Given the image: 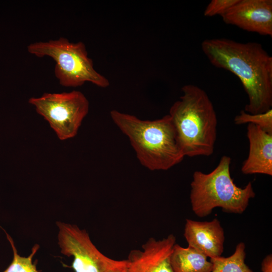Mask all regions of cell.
<instances>
[{
  "mask_svg": "<svg viewBox=\"0 0 272 272\" xmlns=\"http://www.w3.org/2000/svg\"><path fill=\"white\" fill-rule=\"evenodd\" d=\"M184 236L188 246L208 257L220 256L224 251V231L217 218L204 222L187 219Z\"/></svg>",
  "mask_w": 272,
  "mask_h": 272,
  "instance_id": "cell-10",
  "label": "cell"
},
{
  "mask_svg": "<svg viewBox=\"0 0 272 272\" xmlns=\"http://www.w3.org/2000/svg\"><path fill=\"white\" fill-rule=\"evenodd\" d=\"M182 96L171 107L169 115L183 154L190 157L210 156L217 139V117L208 94L192 84L181 88Z\"/></svg>",
  "mask_w": 272,
  "mask_h": 272,
  "instance_id": "cell-2",
  "label": "cell"
},
{
  "mask_svg": "<svg viewBox=\"0 0 272 272\" xmlns=\"http://www.w3.org/2000/svg\"><path fill=\"white\" fill-rule=\"evenodd\" d=\"M239 0H212L207 6L203 15L206 17L221 16Z\"/></svg>",
  "mask_w": 272,
  "mask_h": 272,
  "instance_id": "cell-16",
  "label": "cell"
},
{
  "mask_svg": "<svg viewBox=\"0 0 272 272\" xmlns=\"http://www.w3.org/2000/svg\"><path fill=\"white\" fill-rule=\"evenodd\" d=\"M201 47L211 64L239 79L248 98L245 112L254 114L271 109L272 57L260 43L212 38L203 41Z\"/></svg>",
  "mask_w": 272,
  "mask_h": 272,
  "instance_id": "cell-1",
  "label": "cell"
},
{
  "mask_svg": "<svg viewBox=\"0 0 272 272\" xmlns=\"http://www.w3.org/2000/svg\"><path fill=\"white\" fill-rule=\"evenodd\" d=\"M58 243L61 253L73 256L75 272H125L127 259L116 260L101 252L88 233L76 225L57 222Z\"/></svg>",
  "mask_w": 272,
  "mask_h": 272,
  "instance_id": "cell-7",
  "label": "cell"
},
{
  "mask_svg": "<svg viewBox=\"0 0 272 272\" xmlns=\"http://www.w3.org/2000/svg\"><path fill=\"white\" fill-rule=\"evenodd\" d=\"M231 159L222 156L217 167L205 173L196 171L190 184V200L194 214L199 218L221 208L225 212L242 214L255 193L251 182L243 188L237 186L230 174Z\"/></svg>",
  "mask_w": 272,
  "mask_h": 272,
  "instance_id": "cell-4",
  "label": "cell"
},
{
  "mask_svg": "<svg viewBox=\"0 0 272 272\" xmlns=\"http://www.w3.org/2000/svg\"><path fill=\"white\" fill-rule=\"evenodd\" d=\"M13 252V258L9 266L3 272H38L32 259L38 251L39 245H35L32 248L30 255L27 257L21 256L18 253L11 237L6 234Z\"/></svg>",
  "mask_w": 272,
  "mask_h": 272,
  "instance_id": "cell-14",
  "label": "cell"
},
{
  "mask_svg": "<svg viewBox=\"0 0 272 272\" xmlns=\"http://www.w3.org/2000/svg\"><path fill=\"white\" fill-rule=\"evenodd\" d=\"M173 272H211L213 265L208 257L195 248L175 244L170 256Z\"/></svg>",
  "mask_w": 272,
  "mask_h": 272,
  "instance_id": "cell-12",
  "label": "cell"
},
{
  "mask_svg": "<svg viewBox=\"0 0 272 272\" xmlns=\"http://www.w3.org/2000/svg\"><path fill=\"white\" fill-rule=\"evenodd\" d=\"M221 17L227 24L272 36L271 0H239Z\"/></svg>",
  "mask_w": 272,
  "mask_h": 272,
  "instance_id": "cell-8",
  "label": "cell"
},
{
  "mask_svg": "<svg viewBox=\"0 0 272 272\" xmlns=\"http://www.w3.org/2000/svg\"><path fill=\"white\" fill-rule=\"evenodd\" d=\"M235 124H253L259 126L266 132L272 134V109L261 113L250 114L241 110L234 119Z\"/></svg>",
  "mask_w": 272,
  "mask_h": 272,
  "instance_id": "cell-15",
  "label": "cell"
},
{
  "mask_svg": "<svg viewBox=\"0 0 272 272\" xmlns=\"http://www.w3.org/2000/svg\"><path fill=\"white\" fill-rule=\"evenodd\" d=\"M247 136L249 152L241 167L244 174H261L272 175V134L259 126L248 124Z\"/></svg>",
  "mask_w": 272,
  "mask_h": 272,
  "instance_id": "cell-11",
  "label": "cell"
},
{
  "mask_svg": "<svg viewBox=\"0 0 272 272\" xmlns=\"http://www.w3.org/2000/svg\"><path fill=\"white\" fill-rule=\"evenodd\" d=\"M37 112L49 123L60 140L74 137L89 111V103L80 91L46 93L29 100Z\"/></svg>",
  "mask_w": 272,
  "mask_h": 272,
  "instance_id": "cell-6",
  "label": "cell"
},
{
  "mask_svg": "<svg viewBox=\"0 0 272 272\" xmlns=\"http://www.w3.org/2000/svg\"><path fill=\"white\" fill-rule=\"evenodd\" d=\"M128 138L141 164L152 171L167 170L183 159L174 125L169 114L145 120L116 110L110 113Z\"/></svg>",
  "mask_w": 272,
  "mask_h": 272,
  "instance_id": "cell-3",
  "label": "cell"
},
{
  "mask_svg": "<svg viewBox=\"0 0 272 272\" xmlns=\"http://www.w3.org/2000/svg\"><path fill=\"white\" fill-rule=\"evenodd\" d=\"M262 272H272V255H267L262 260L261 265Z\"/></svg>",
  "mask_w": 272,
  "mask_h": 272,
  "instance_id": "cell-17",
  "label": "cell"
},
{
  "mask_svg": "<svg viewBox=\"0 0 272 272\" xmlns=\"http://www.w3.org/2000/svg\"><path fill=\"white\" fill-rule=\"evenodd\" d=\"M245 258V245L241 242L231 255L210 258L213 265L211 272H253L246 264Z\"/></svg>",
  "mask_w": 272,
  "mask_h": 272,
  "instance_id": "cell-13",
  "label": "cell"
},
{
  "mask_svg": "<svg viewBox=\"0 0 272 272\" xmlns=\"http://www.w3.org/2000/svg\"><path fill=\"white\" fill-rule=\"evenodd\" d=\"M27 50L38 57L48 56L55 61L54 74L62 86L77 87L86 82L101 88L109 85V80L94 69L82 42H72L60 37L32 43L27 46Z\"/></svg>",
  "mask_w": 272,
  "mask_h": 272,
  "instance_id": "cell-5",
  "label": "cell"
},
{
  "mask_svg": "<svg viewBox=\"0 0 272 272\" xmlns=\"http://www.w3.org/2000/svg\"><path fill=\"white\" fill-rule=\"evenodd\" d=\"M171 234L162 240L150 238L142 245V250L133 249L128 254L125 272H173L170 256L176 244Z\"/></svg>",
  "mask_w": 272,
  "mask_h": 272,
  "instance_id": "cell-9",
  "label": "cell"
}]
</instances>
